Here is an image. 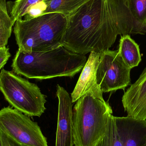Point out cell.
Instances as JSON below:
<instances>
[{
  "mask_svg": "<svg viewBox=\"0 0 146 146\" xmlns=\"http://www.w3.org/2000/svg\"><path fill=\"white\" fill-rule=\"evenodd\" d=\"M84 55L76 54L64 46L45 52L18 50L12 62L14 72L29 79L45 80L56 77H73L86 63Z\"/></svg>",
  "mask_w": 146,
  "mask_h": 146,
  "instance_id": "7a4b0ae2",
  "label": "cell"
},
{
  "mask_svg": "<svg viewBox=\"0 0 146 146\" xmlns=\"http://www.w3.org/2000/svg\"><path fill=\"white\" fill-rule=\"evenodd\" d=\"M112 113L111 106L104 100L90 93L82 96L73 110L74 146L95 145L104 134Z\"/></svg>",
  "mask_w": 146,
  "mask_h": 146,
  "instance_id": "277c9868",
  "label": "cell"
},
{
  "mask_svg": "<svg viewBox=\"0 0 146 146\" xmlns=\"http://www.w3.org/2000/svg\"><path fill=\"white\" fill-rule=\"evenodd\" d=\"M122 146H146V120L114 116Z\"/></svg>",
  "mask_w": 146,
  "mask_h": 146,
  "instance_id": "8fae6325",
  "label": "cell"
},
{
  "mask_svg": "<svg viewBox=\"0 0 146 146\" xmlns=\"http://www.w3.org/2000/svg\"><path fill=\"white\" fill-rule=\"evenodd\" d=\"M0 131L23 146H48L37 123L9 107L0 110Z\"/></svg>",
  "mask_w": 146,
  "mask_h": 146,
  "instance_id": "8992f818",
  "label": "cell"
},
{
  "mask_svg": "<svg viewBox=\"0 0 146 146\" xmlns=\"http://www.w3.org/2000/svg\"><path fill=\"white\" fill-rule=\"evenodd\" d=\"M0 139L3 146H23L0 131Z\"/></svg>",
  "mask_w": 146,
  "mask_h": 146,
  "instance_id": "ffe728a7",
  "label": "cell"
},
{
  "mask_svg": "<svg viewBox=\"0 0 146 146\" xmlns=\"http://www.w3.org/2000/svg\"><path fill=\"white\" fill-rule=\"evenodd\" d=\"M131 69L123 61L118 50H108L100 53L97 80L102 92L124 90L131 83Z\"/></svg>",
  "mask_w": 146,
  "mask_h": 146,
  "instance_id": "52a82bcc",
  "label": "cell"
},
{
  "mask_svg": "<svg viewBox=\"0 0 146 146\" xmlns=\"http://www.w3.org/2000/svg\"><path fill=\"white\" fill-rule=\"evenodd\" d=\"M7 0H0V48L6 47L14 25L7 8Z\"/></svg>",
  "mask_w": 146,
  "mask_h": 146,
  "instance_id": "9a60e30c",
  "label": "cell"
},
{
  "mask_svg": "<svg viewBox=\"0 0 146 146\" xmlns=\"http://www.w3.org/2000/svg\"><path fill=\"white\" fill-rule=\"evenodd\" d=\"M134 34L126 0H88L68 17L63 46L76 54L108 50L119 35Z\"/></svg>",
  "mask_w": 146,
  "mask_h": 146,
  "instance_id": "6da1fadb",
  "label": "cell"
},
{
  "mask_svg": "<svg viewBox=\"0 0 146 146\" xmlns=\"http://www.w3.org/2000/svg\"><path fill=\"white\" fill-rule=\"evenodd\" d=\"M56 94L59 105L55 146H73V103L72 98L66 90L59 85L56 87Z\"/></svg>",
  "mask_w": 146,
  "mask_h": 146,
  "instance_id": "ba28073f",
  "label": "cell"
},
{
  "mask_svg": "<svg viewBox=\"0 0 146 146\" xmlns=\"http://www.w3.org/2000/svg\"><path fill=\"white\" fill-rule=\"evenodd\" d=\"M100 53H90L86 65L72 94V102H76L82 96L90 93L96 98L104 100L103 93L97 83V72Z\"/></svg>",
  "mask_w": 146,
  "mask_h": 146,
  "instance_id": "9c48e42d",
  "label": "cell"
},
{
  "mask_svg": "<svg viewBox=\"0 0 146 146\" xmlns=\"http://www.w3.org/2000/svg\"><path fill=\"white\" fill-rule=\"evenodd\" d=\"M68 17L60 13L44 14L29 20H18L13 32L19 50L45 52L64 45Z\"/></svg>",
  "mask_w": 146,
  "mask_h": 146,
  "instance_id": "3957f363",
  "label": "cell"
},
{
  "mask_svg": "<svg viewBox=\"0 0 146 146\" xmlns=\"http://www.w3.org/2000/svg\"><path fill=\"white\" fill-rule=\"evenodd\" d=\"M94 146H122L113 115L109 117L104 134Z\"/></svg>",
  "mask_w": 146,
  "mask_h": 146,
  "instance_id": "e0dca14e",
  "label": "cell"
},
{
  "mask_svg": "<svg viewBox=\"0 0 146 146\" xmlns=\"http://www.w3.org/2000/svg\"><path fill=\"white\" fill-rule=\"evenodd\" d=\"M88 0H49L44 14L57 13L67 17L72 14Z\"/></svg>",
  "mask_w": 146,
  "mask_h": 146,
  "instance_id": "5bb4252c",
  "label": "cell"
},
{
  "mask_svg": "<svg viewBox=\"0 0 146 146\" xmlns=\"http://www.w3.org/2000/svg\"><path fill=\"white\" fill-rule=\"evenodd\" d=\"M118 50L126 65L131 69L138 66L141 62L139 46L129 35H122Z\"/></svg>",
  "mask_w": 146,
  "mask_h": 146,
  "instance_id": "7c38bea8",
  "label": "cell"
},
{
  "mask_svg": "<svg viewBox=\"0 0 146 146\" xmlns=\"http://www.w3.org/2000/svg\"><path fill=\"white\" fill-rule=\"evenodd\" d=\"M47 0L42 1L32 5L27 9L24 17V20H29L36 18L44 14L48 7Z\"/></svg>",
  "mask_w": 146,
  "mask_h": 146,
  "instance_id": "ac0fdd59",
  "label": "cell"
},
{
  "mask_svg": "<svg viewBox=\"0 0 146 146\" xmlns=\"http://www.w3.org/2000/svg\"><path fill=\"white\" fill-rule=\"evenodd\" d=\"M46 0H15L7 2L8 12L13 25L25 16L30 7L36 3Z\"/></svg>",
  "mask_w": 146,
  "mask_h": 146,
  "instance_id": "2e32d148",
  "label": "cell"
},
{
  "mask_svg": "<svg viewBox=\"0 0 146 146\" xmlns=\"http://www.w3.org/2000/svg\"><path fill=\"white\" fill-rule=\"evenodd\" d=\"M122 102L128 116L146 120V68L124 92Z\"/></svg>",
  "mask_w": 146,
  "mask_h": 146,
  "instance_id": "30bf717a",
  "label": "cell"
},
{
  "mask_svg": "<svg viewBox=\"0 0 146 146\" xmlns=\"http://www.w3.org/2000/svg\"><path fill=\"white\" fill-rule=\"evenodd\" d=\"M11 54L8 48L4 47L0 48V70L7 62Z\"/></svg>",
  "mask_w": 146,
  "mask_h": 146,
  "instance_id": "d6986e66",
  "label": "cell"
},
{
  "mask_svg": "<svg viewBox=\"0 0 146 146\" xmlns=\"http://www.w3.org/2000/svg\"><path fill=\"white\" fill-rule=\"evenodd\" d=\"M133 20L134 34L146 33V0H126Z\"/></svg>",
  "mask_w": 146,
  "mask_h": 146,
  "instance_id": "4fadbf2b",
  "label": "cell"
},
{
  "mask_svg": "<svg viewBox=\"0 0 146 146\" xmlns=\"http://www.w3.org/2000/svg\"><path fill=\"white\" fill-rule=\"evenodd\" d=\"M0 146H3L2 144L1 141V139H0Z\"/></svg>",
  "mask_w": 146,
  "mask_h": 146,
  "instance_id": "44dd1931",
  "label": "cell"
},
{
  "mask_svg": "<svg viewBox=\"0 0 146 146\" xmlns=\"http://www.w3.org/2000/svg\"><path fill=\"white\" fill-rule=\"evenodd\" d=\"M0 91L15 109L29 117H40L46 110V96L37 85L11 71L0 72Z\"/></svg>",
  "mask_w": 146,
  "mask_h": 146,
  "instance_id": "5b68a950",
  "label": "cell"
}]
</instances>
